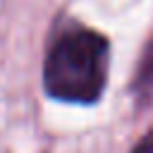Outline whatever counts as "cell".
Masks as SVG:
<instances>
[{"instance_id":"obj_1","label":"cell","mask_w":153,"mask_h":153,"mask_svg":"<svg viewBox=\"0 0 153 153\" xmlns=\"http://www.w3.org/2000/svg\"><path fill=\"white\" fill-rule=\"evenodd\" d=\"M108 41L91 29H69L45 57V91L67 103H93L108 76Z\"/></svg>"},{"instance_id":"obj_2","label":"cell","mask_w":153,"mask_h":153,"mask_svg":"<svg viewBox=\"0 0 153 153\" xmlns=\"http://www.w3.org/2000/svg\"><path fill=\"white\" fill-rule=\"evenodd\" d=\"M136 93L143 98H153V43L146 50V57L141 62V69L136 76Z\"/></svg>"},{"instance_id":"obj_3","label":"cell","mask_w":153,"mask_h":153,"mask_svg":"<svg viewBox=\"0 0 153 153\" xmlns=\"http://www.w3.org/2000/svg\"><path fill=\"white\" fill-rule=\"evenodd\" d=\"M134 153H153V129L136 143V148H134Z\"/></svg>"}]
</instances>
